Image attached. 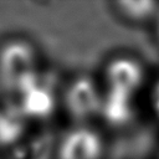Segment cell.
<instances>
[{
	"label": "cell",
	"instance_id": "obj_7",
	"mask_svg": "<svg viewBox=\"0 0 159 159\" xmlns=\"http://www.w3.org/2000/svg\"><path fill=\"white\" fill-rule=\"evenodd\" d=\"M118 12L130 21H147L158 9V4L150 0H122L117 2Z\"/></svg>",
	"mask_w": 159,
	"mask_h": 159
},
{
	"label": "cell",
	"instance_id": "obj_1",
	"mask_svg": "<svg viewBox=\"0 0 159 159\" xmlns=\"http://www.w3.org/2000/svg\"><path fill=\"white\" fill-rule=\"evenodd\" d=\"M37 77V56L34 47L22 40H14L0 48V83L21 93Z\"/></svg>",
	"mask_w": 159,
	"mask_h": 159
},
{
	"label": "cell",
	"instance_id": "obj_8",
	"mask_svg": "<svg viewBox=\"0 0 159 159\" xmlns=\"http://www.w3.org/2000/svg\"><path fill=\"white\" fill-rule=\"evenodd\" d=\"M153 106H154L157 114L159 116V82L157 83V86L154 87V91H153Z\"/></svg>",
	"mask_w": 159,
	"mask_h": 159
},
{
	"label": "cell",
	"instance_id": "obj_6",
	"mask_svg": "<svg viewBox=\"0 0 159 159\" xmlns=\"http://www.w3.org/2000/svg\"><path fill=\"white\" fill-rule=\"evenodd\" d=\"M108 123L120 125L128 122L133 114V98L123 96L112 91H107L102 96V104L99 112Z\"/></svg>",
	"mask_w": 159,
	"mask_h": 159
},
{
	"label": "cell",
	"instance_id": "obj_3",
	"mask_svg": "<svg viewBox=\"0 0 159 159\" xmlns=\"http://www.w3.org/2000/svg\"><path fill=\"white\" fill-rule=\"evenodd\" d=\"M103 140L91 128H75L66 133L57 148V159H102Z\"/></svg>",
	"mask_w": 159,
	"mask_h": 159
},
{
	"label": "cell",
	"instance_id": "obj_9",
	"mask_svg": "<svg viewBox=\"0 0 159 159\" xmlns=\"http://www.w3.org/2000/svg\"><path fill=\"white\" fill-rule=\"evenodd\" d=\"M157 32H158V37H159V17H158V22H157Z\"/></svg>",
	"mask_w": 159,
	"mask_h": 159
},
{
	"label": "cell",
	"instance_id": "obj_4",
	"mask_svg": "<svg viewBox=\"0 0 159 159\" xmlns=\"http://www.w3.org/2000/svg\"><path fill=\"white\" fill-rule=\"evenodd\" d=\"M107 91L134 97L144 81L140 63L129 57H118L111 61L106 70Z\"/></svg>",
	"mask_w": 159,
	"mask_h": 159
},
{
	"label": "cell",
	"instance_id": "obj_2",
	"mask_svg": "<svg viewBox=\"0 0 159 159\" xmlns=\"http://www.w3.org/2000/svg\"><path fill=\"white\" fill-rule=\"evenodd\" d=\"M66 108L78 120L89 119L101 112L102 94L96 82L89 77L76 78L66 91Z\"/></svg>",
	"mask_w": 159,
	"mask_h": 159
},
{
	"label": "cell",
	"instance_id": "obj_5",
	"mask_svg": "<svg viewBox=\"0 0 159 159\" xmlns=\"http://www.w3.org/2000/svg\"><path fill=\"white\" fill-rule=\"evenodd\" d=\"M22 96V112L29 117L43 118L47 117L55 106L52 92L39 83V80L20 93Z\"/></svg>",
	"mask_w": 159,
	"mask_h": 159
}]
</instances>
